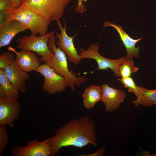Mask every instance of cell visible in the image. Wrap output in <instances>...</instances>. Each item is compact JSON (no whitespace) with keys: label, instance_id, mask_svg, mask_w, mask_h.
<instances>
[{"label":"cell","instance_id":"obj_4","mask_svg":"<svg viewBox=\"0 0 156 156\" xmlns=\"http://www.w3.org/2000/svg\"><path fill=\"white\" fill-rule=\"evenodd\" d=\"M70 0H21L34 13L49 21H57L63 15Z\"/></svg>","mask_w":156,"mask_h":156},{"label":"cell","instance_id":"obj_22","mask_svg":"<svg viewBox=\"0 0 156 156\" xmlns=\"http://www.w3.org/2000/svg\"><path fill=\"white\" fill-rule=\"evenodd\" d=\"M14 54L9 51L3 52L0 55V69H5L15 59Z\"/></svg>","mask_w":156,"mask_h":156},{"label":"cell","instance_id":"obj_24","mask_svg":"<svg viewBox=\"0 0 156 156\" xmlns=\"http://www.w3.org/2000/svg\"><path fill=\"white\" fill-rule=\"evenodd\" d=\"M83 0H77V4L75 11L77 13L83 14L85 13L87 10L83 3Z\"/></svg>","mask_w":156,"mask_h":156},{"label":"cell","instance_id":"obj_7","mask_svg":"<svg viewBox=\"0 0 156 156\" xmlns=\"http://www.w3.org/2000/svg\"><path fill=\"white\" fill-rule=\"evenodd\" d=\"M99 49L98 45L92 43L89 45L87 50L81 48L80 49L79 55L82 59L88 58L95 60L97 63L98 69L107 70L108 68H109L115 76L119 77L118 67L124 61L125 57H122L116 60L108 59L103 56L99 53Z\"/></svg>","mask_w":156,"mask_h":156},{"label":"cell","instance_id":"obj_3","mask_svg":"<svg viewBox=\"0 0 156 156\" xmlns=\"http://www.w3.org/2000/svg\"><path fill=\"white\" fill-rule=\"evenodd\" d=\"M4 19L0 25L13 20H16L27 27L31 35L36 36L46 34L51 22L37 14L23 4H21L12 13L4 14Z\"/></svg>","mask_w":156,"mask_h":156},{"label":"cell","instance_id":"obj_13","mask_svg":"<svg viewBox=\"0 0 156 156\" xmlns=\"http://www.w3.org/2000/svg\"><path fill=\"white\" fill-rule=\"evenodd\" d=\"M4 73L12 85L20 92L25 93V83L29 78V75L19 67L14 61L4 70Z\"/></svg>","mask_w":156,"mask_h":156},{"label":"cell","instance_id":"obj_15","mask_svg":"<svg viewBox=\"0 0 156 156\" xmlns=\"http://www.w3.org/2000/svg\"><path fill=\"white\" fill-rule=\"evenodd\" d=\"M104 27L111 26L114 27L119 34L120 39L125 46L127 51V57L133 58L139 57V47H135V45L141 40L143 38L134 39L130 37L122 29V26L109 21L105 22Z\"/></svg>","mask_w":156,"mask_h":156},{"label":"cell","instance_id":"obj_14","mask_svg":"<svg viewBox=\"0 0 156 156\" xmlns=\"http://www.w3.org/2000/svg\"><path fill=\"white\" fill-rule=\"evenodd\" d=\"M28 27L16 20L10 21L0 27V47L9 45L18 33L24 32Z\"/></svg>","mask_w":156,"mask_h":156},{"label":"cell","instance_id":"obj_21","mask_svg":"<svg viewBox=\"0 0 156 156\" xmlns=\"http://www.w3.org/2000/svg\"><path fill=\"white\" fill-rule=\"evenodd\" d=\"M9 137L6 125H0V155L4 152L8 145Z\"/></svg>","mask_w":156,"mask_h":156},{"label":"cell","instance_id":"obj_2","mask_svg":"<svg viewBox=\"0 0 156 156\" xmlns=\"http://www.w3.org/2000/svg\"><path fill=\"white\" fill-rule=\"evenodd\" d=\"M55 34L51 36L48 43V47L54 53V56L44 63L48 64L57 74L64 77L67 86L70 87L73 91H74L75 90V86H79L85 83L87 77L85 76L77 77L75 73L69 70L66 54L59 48L56 47L55 42Z\"/></svg>","mask_w":156,"mask_h":156},{"label":"cell","instance_id":"obj_1","mask_svg":"<svg viewBox=\"0 0 156 156\" xmlns=\"http://www.w3.org/2000/svg\"><path fill=\"white\" fill-rule=\"evenodd\" d=\"M47 139L52 151L50 156L57 155L63 147L81 148L89 144L96 147L95 123L88 116L72 119L59 127L54 135Z\"/></svg>","mask_w":156,"mask_h":156},{"label":"cell","instance_id":"obj_18","mask_svg":"<svg viewBox=\"0 0 156 156\" xmlns=\"http://www.w3.org/2000/svg\"><path fill=\"white\" fill-rule=\"evenodd\" d=\"M4 71L0 69V86L3 90L5 96L18 100L20 92L10 82L5 75Z\"/></svg>","mask_w":156,"mask_h":156},{"label":"cell","instance_id":"obj_26","mask_svg":"<svg viewBox=\"0 0 156 156\" xmlns=\"http://www.w3.org/2000/svg\"><path fill=\"white\" fill-rule=\"evenodd\" d=\"M17 8L19 7L21 5V0H12Z\"/></svg>","mask_w":156,"mask_h":156},{"label":"cell","instance_id":"obj_25","mask_svg":"<svg viewBox=\"0 0 156 156\" xmlns=\"http://www.w3.org/2000/svg\"><path fill=\"white\" fill-rule=\"evenodd\" d=\"M105 147L104 146L101 147L99 149L97 150L95 152L91 154L86 155H80L79 156H102L103 155L105 151Z\"/></svg>","mask_w":156,"mask_h":156},{"label":"cell","instance_id":"obj_23","mask_svg":"<svg viewBox=\"0 0 156 156\" xmlns=\"http://www.w3.org/2000/svg\"><path fill=\"white\" fill-rule=\"evenodd\" d=\"M17 8L12 0H0L1 12L4 14H9Z\"/></svg>","mask_w":156,"mask_h":156},{"label":"cell","instance_id":"obj_12","mask_svg":"<svg viewBox=\"0 0 156 156\" xmlns=\"http://www.w3.org/2000/svg\"><path fill=\"white\" fill-rule=\"evenodd\" d=\"M8 49L16 54L15 63L19 67L25 72H28L35 71L40 65L41 62L33 51L24 49L18 51L10 46L8 47Z\"/></svg>","mask_w":156,"mask_h":156},{"label":"cell","instance_id":"obj_19","mask_svg":"<svg viewBox=\"0 0 156 156\" xmlns=\"http://www.w3.org/2000/svg\"><path fill=\"white\" fill-rule=\"evenodd\" d=\"M138 70V68L134 65L132 58L125 57L124 61L118 67L119 76L122 77H130L131 74Z\"/></svg>","mask_w":156,"mask_h":156},{"label":"cell","instance_id":"obj_20","mask_svg":"<svg viewBox=\"0 0 156 156\" xmlns=\"http://www.w3.org/2000/svg\"><path fill=\"white\" fill-rule=\"evenodd\" d=\"M118 80L122 83L125 88L128 89V91L130 92H133L137 97L139 94V89L138 86H137L130 77H122L118 79Z\"/></svg>","mask_w":156,"mask_h":156},{"label":"cell","instance_id":"obj_27","mask_svg":"<svg viewBox=\"0 0 156 156\" xmlns=\"http://www.w3.org/2000/svg\"><path fill=\"white\" fill-rule=\"evenodd\" d=\"M5 96L4 92L2 88L0 86V98Z\"/></svg>","mask_w":156,"mask_h":156},{"label":"cell","instance_id":"obj_10","mask_svg":"<svg viewBox=\"0 0 156 156\" xmlns=\"http://www.w3.org/2000/svg\"><path fill=\"white\" fill-rule=\"evenodd\" d=\"M21 112V105L18 100L6 96L0 98V125L13 127Z\"/></svg>","mask_w":156,"mask_h":156},{"label":"cell","instance_id":"obj_11","mask_svg":"<svg viewBox=\"0 0 156 156\" xmlns=\"http://www.w3.org/2000/svg\"><path fill=\"white\" fill-rule=\"evenodd\" d=\"M101 87V101L105 106V111L111 112L116 111L125 99V92L120 90L111 87L107 84H102Z\"/></svg>","mask_w":156,"mask_h":156},{"label":"cell","instance_id":"obj_5","mask_svg":"<svg viewBox=\"0 0 156 156\" xmlns=\"http://www.w3.org/2000/svg\"><path fill=\"white\" fill-rule=\"evenodd\" d=\"M55 34V31H53L38 37L31 34L22 36L16 40L18 43L17 48L36 53L41 56L40 61L44 63L54 56V53L48 47V43L50 37Z\"/></svg>","mask_w":156,"mask_h":156},{"label":"cell","instance_id":"obj_9","mask_svg":"<svg viewBox=\"0 0 156 156\" xmlns=\"http://www.w3.org/2000/svg\"><path fill=\"white\" fill-rule=\"evenodd\" d=\"M10 152L14 156H50L52 151L47 139L41 142L37 140L29 141L24 146L13 147Z\"/></svg>","mask_w":156,"mask_h":156},{"label":"cell","instance_id":"obj_17","mask_svg":"<svg viewBox=\"0 0 156 156\" xmlns=\"http://www.w3.org/2000/svg\"><path fill=\"white\" fill-rule=\"evenodd\" d=\"M139 93L137 99L133 101L135 107L142 105L145 107L156 104V90H149L138 86Z\"/></svg>","mask_w":156,"mask_h":156},{"label":"cell","instance_id":"obj_6","mask_svg":"<svg viewBox=\"0 0 156 156\" xmlns=\"http://www.w3.org/2000/svg\"><path fill=\"white\" fill-rule=\"evenodd\" d=\"M35 71L43 76L42 89L49 94L63 92L68 86L64 77L56 73L47 63L40 64Z\"/></svg>","mask_w":156,"mask_h":156},{"label":"cell","instance_id":"obj_16","mask_svg":"<svg viewBox=\"0 0 156 156\" xmlns=\"http://www.w3.org/2000/svg\"><path fill=\"white\" fill-rule=\"evenodd\" d=\"M101 86L91 85L86 88L82 94L84 107L92 109L96 103L101 101Z\"/></svg>","mask_w":156,"mask_h":156},{"label":"cell","instance_id":"obj_8","mask_svg":"<svg viewBox=\"0 0 156 156\" xmlns=\"http://www.w3.org/2000/svg\"><path fill=\"white\" fill-rule=\"evenodd\" d=\"M63 21L64 27H63L60 20L56 21L60 32L55 34L56 37L58 40L56 44L58 45V47L66 55L69 61L77 65L80 63L82 59L78 54L77 51L74 46L73 39L76 35L71 37L67 35L66 31V24L64 20Z\"/></svg>","mask_w":156,"mask_h":156}]
</instances>
